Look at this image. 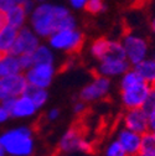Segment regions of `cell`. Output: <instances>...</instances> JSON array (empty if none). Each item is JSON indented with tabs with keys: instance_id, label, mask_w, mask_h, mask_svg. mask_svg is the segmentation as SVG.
<instances>
[{
	"instance_id": "obj_17",
	"label": "cell",
	"mask_w": 155,
	"mask_h": 156,
	"mask_svg": "<svg viewBox=\"0 0 155 156\" xmlns=\"http://www.w3.org/2000/svg\"><path fill=\"white\" fill-rule=\"evenodd\" d=\"M132 67L140 74L144 82L153 86V83L155 82V60L153 57H146Z\"/></svg>"
},
{
	"instance_id": "obj_33",
	"label": "cell",
	"mask_w": 155,
	"mask_h": 156,
	"mask_svg": "<svg viewBox=\"0 0 155 156\" xmlns=\"http://www.w3.org/2000/svg\"><path fill=\"white\" fill-rule=\"evenodd\" d=\"M14 2H15L16 5H21V6H24V5L29 2V0H14Z\"/></svg>"
},
{
	"instance_id": "obj_42",
	"label": "cell",
	"mask_w": 155,
	"mask_h": 156,
	"mask_svg": "<svg viewBox=\"0 0 155 156\" xmlns=\"http://www.w3.org/2000/svg\"><path fill=\"white\" fill-rule=\"evenodd\" d=\"M154 134H155V133H154Z\"/></svg>"
},
{
	"instance_id": "obj_22",
	"label": "cell",
	"mask_w": 155,
	"mask_h": 156,
	"mask_svg": "<svg viewBox=\"0 0 155 156\" xmlns=\"http://www.w3.org/2000/svg\"><path fill=\"white\" fill-rule=\"evenodd\" d=\"M30 98L32 99V102L36 104V107L38 109H41L46 105L47 101H49V92L47 89H44V88H36V87H31L29 86L27 90L25 92Z\"/></svg>"
},
{
	"instance_id": "obj_39",
	"label": "cell",
	"mask_w": 155,
	"mask_h": 156,
	"mask_svg": "<svg viewBox=\"0 0 155 156\" xmlns=\"http://www.w3.org/2000/svg\"><path fill=\"white\" fill-rule=\"evenodd\" d=\"M0 60H2V55H0Z\"/></svg>"
},
{
	"instance_id": "obj_10",
	"label": "cell",
	"mask_w": 155,
	"mask_h": 156,
	"mask_svg": "<svg viewBox=\"0 0 155 156\" xmlns=\"http://www.w3.org/2000/svg\"><path fill=\"white\" fill-rule=\"evenodd\" d=\"M122 126L143 135L149 131V114L142 107L125 109L122 116Z\"/></svg>"
},
{
	"instance_id": "obj_28",
	"label": "cell",
	"mask_w": 155,
	"mask_h": 156,
	"mask_svg": "<svg viewBox=\"0 0 155 156\" xmlns=\"http://www.w3.org/2000/svg\"><path fill=\"white\" fill-rule=\"evenodd\" d=\"M61 116V110L59 108H51L46 113V119L49 122H56L57 119H60Z\"/></svg>"
},
{
	"instance_id": "obj_12",
	"label": "cell",
	"mask_w": 155,
	"mask_h": 156,
	"mask_svg": "<svg viewBox=\"0 0 155 156\" xmlns=\"http://www.w3.org/2000/svg\"><path fill=\"white\" fill-rule=\"evenodd\" d=\"M38 45H40V40H38V36L36 35V32L32 29H27L23 26L17 31V36L13 46L11 53L16 56L32 53Z\"/></svg>"
},
{
	"instance_id": "obj_13",
	"label": "cell",
	"mask_w": 155,
	"mask_h": 156,
	"mask_svg": "<svg viewBox=\"0 0 155 156\" xmlns=\"http://www.w3.org/2000/svg\"><path fill=\"white\" fill-rule=\"evenodd\" d=\"M115 139L118 140V143L124 149V151L128 156L138 155L140 144H142V134L135 133L130 129L122 126L118 129L117 134H115Z\"/></svg>"
},
{
	"instance_id": "obj_34",
	"label": "cell",
	"mask_w": 155,
	"mask_h": 156,
	"mask_svg": "<svg viewBox=\"0 0 155 156\" xmlns=\"http://www.w3.org/2000/svg\"><path fill=\"white\" fill-rule=\"evenodd\" d=\"M0 156H6V152H5V150H4L3 145H2V143H0Z\"/></svg>"
},
{
	"instance_id": "obj_14",
	"label": "cell",
	"mask_w": 155,
	"mask_h": 156,
	"mask_svg": "<svg viewBox=\"0 0 155 156\" xmlns=\"http://www.w3.org/2000/svg\"><path fill=\"white\" fill-rule=\"evenodd\" d=\"M2 80H3V84L8 97L21 95L29 88V83L23 72L17 74H13V76H8V77H2Z\"/></svg>"
},
{
	"instance_id": "obj_35",
	"label": "cell",
	"mask_w": 155,
	"mask_h": 156,
	"mask_svg": "<svg viewBox=\"0 0 155 156\" xmlns=\"http://www.w3.org/2000/svg\"><path fill=\"white\" fill-rule=\"evenodd\" d=\"M150 27H151V30H153V32L155 31V16L153 17V20H151V23H150Z\"/></svg>"
},
{
	"instance_id": "obj_23",
	"label": "cell",
	"mask_w": 155,
	"mask_h": 156,
	"mask_svg": "<svg viewBox=\"0 0 155 156\" xmlns=\"http://www.w3.org/2000/svg\"><path fill=\"white\" fill-rule=\"evenodd\" d=\"M103 156H128L124 151V149L121 146V144L118 143L117 139H113L110 140L106 147H104V151H103Z\"/></svg>"
},
{
	"instance_id": "obj_38",
	"label": "cell",
	"mask_w": 155,
	"mask_h": 156,
	"mask_svg": "<svg viewBox=\"0 0 155 156\" xmlns=\"http://www.w3.org/2000/svg\"><path fill=\"white\" fill-rule=\"evenodd\" d=\"M151 87H153V88H154V89H155V82H154V83H153V86H151Z\"/></svg>"
},
{
	"instance_id": "obj_24",
	"label": "cell",
	"mask_w": 155,
	"mask_h": 156,
	"mask_svg": "<svg viewBox=\"0 0 155 156\" xmlns=\"http://www.w3.org/2000/svg\"><path fill=\"white\" fill-rule=\"evenodd\" d=\"M87 12L89 14H99L106 10V5L103 0H86V4L83 6Z\"/></svg>"
},
{
	"instance_id": "obj_4",
	"label": "cell",
	"mask_w": 155,
	"mask_h": 156,
	"mask_svg": "<svg viewBox=\"0 0 155 156\" xmlns=\"http://www.w3.org/2000/svg\"><path fill=\"white\" fill-rule=\"evenodd\" d=\"M49 44L52 50L63 51L68 55L78 53L85 44L83 32L74 29H63L53 32L49 37Z\"/></svg>"
},
{
	"instance_id": "obj_30",
	"label": "cell",
	"mask_w": 155,
	"mask_h": 156,
	"mask_svg": "<svg viewBox=\"0 0 155 156\" xmlns=\"http://www.w3.org/2000/svg\"><path fill=\"white\" fill-rule=\"evenodd\" d=\"M149 130L155 133V109L149 113Z\"/></svg>"
},
{
	"instance_id": "obj_18",
	"label": "cell",
	"mask_w": 155,
	"mask_h": 156,
	"mask_svg": "<svg viewBox=\"0 0 155 156\" xmlns=\"http://www.w3.org/2000/svg\"><path fill=\"white\" fill-rule=\"evenodd\" d=\"M26 11L24 9V6L21 5H14L6 14V23L10 24L11 26L16 27V29H21L24 26L25 23V17H26Z\"/></svg>"
},
{
	"instance_id": "obj_25",
	"label": "cell",
	"mask_w": 155,
	"mask_h": 156,
	"mask_svg": "<svg viewBox=\"0 0 155 156\" xmlns=\"http://www.w3.org/2000/svg\"><path fill=\"white\" fill-rule=\"evenodd\" d=\"M148 114L153 110V109H155V89L151 87V90H150V93H149V95L146 97V99H145V102H144V104H143V107H142Z\"/></svg>"
},
{
	"instance_id": "obj_21",
	"label": "cell",
	"mask_w": 155,
	"mask_h": 156,
	"mask_svg": "<svg viewBox=\"0 0 155 156\" xmlns=\"http://www.w3.org/2000/svg\"><path fill=\"white\" fill-rule=\"evenodd\" d=\"M32 58L35 63H55L53 51L46 45H38L32 52Z\"/></svg>"
},
{
	"instance_id": "obj_6",
	"label": "cell",
	"mask_w": 155,
	"mask_h": 156,
	"mask_svg": "<svg viewBox=\"0 0 155 156\" xmlns=\"http://www.w3.org/2000/svg\"><path fill=\"white\" fill-rule=\"evenodd\" d=\"M121 42L124 47L127 60L132 66L139 63L149 56V42L146 41L145 37L138 34H125Z\"/></svg>"
},
{
	"instance_id": "obj_19",
	"label": "cell",
	"mask_w": 155,
	"mask_h": 156,
	"mask_svg": "<svg viewBox=\"0 0 155 156\" xmlns=\"http://www.w3.org/2000/svg\"><path fill=\"white\" fill-rule=\"evenodd\" d=\"M109 46H110V40H108L106 37H98L92 42L89 52L93 58H96L97 61H101L107 56L109 51Z\"/></svg>"
},
{
	"instance_id": "obj_36",
	"label": "cell",
	"mask_w": 155,
	"mask_h": 156,
	"mask_svg": "<svg viewBox=\"0 0 155 156\" xmlns=\"http://www.w3.org/2000/svg\"><path fill=\"white\" fill-rule=\"evenodd\" d=\"M57 156H71V155H68V154H60V155H57Z\"/></svg>"
},
{
	"instance_id": "obj_32",
	"label": "cell",
	"mask_w": 155,
	"mask_h": 156,
	"mask_svg": "<svg viewBox=\"0 0 155 156\" xmlns=\"http://www.w3.org/2000/svg\"><path fill=\"white\" fill-rule=\"evenodd\" d=\"M71 4L73 8L76 9H80V8H83L85 4H86V0H70Z\"/></svg>"
},
{
	"instance_id": "obj_29",
	"label": "cell",
	"mask_w": 155,
	"mask_h": 156,
	"mask_svg": "<svg viewBox=\"0 0 155 156\" xmlns=\"http://www.w3.org/2000/svg\"><path fill=\"white\" fill-rule=\"evenodd\" d=\"M9 119H10V113H9V110L2 104V102H0V125L5 124Z\"/></svg>"
},
{
	"instance_id": "obj_7",
	"label": "cell",
	"mask_w": 155,
	"mask_h": 156,
	"mask_svg": "<svg viewBox=\"0 0 155 156\" xmlns=\"http://www.w3.org/2000/svg\"><path fill=\"white\" fill-rule=\"evenodd\" d=\"M2 104L9 110L10 118L13 119H30L40 110L26 93L17 97H9Z\"/></svg>"
},
{
	"instance_id": "obj_16",
	"label": "cell",
	"mask_w": 155,
	"mask_h": 156,
	"mask_svg": "<svg viewBox=\"0 0 155 156\" xmlns=\"http://www.w3.org/2000/svg\"><path fill=\"white\" fill-rule=\"evenodd\" d=\"M24 72L19 61V56L13 53H6L2 56L0 60V77H8Z\"/></svg>"
},
{
	"instance_id": "obj_15",
	"label": "cell",
	"mask_w": 155,
	"mask_h": 156,
	"mask_svg": "<svg viewBox=\"0 0 155 156\" xmlns=\"http://www.w3.org/2000/svg\"><path fill=\"white\" fill-rule=\"evenodd\" d=\"M19 29L11 26L10 24H4L0 27V55L11 53L13 46L15 44Z\"/></svg>"
},
{
	"instance_id": "obj_41",
	"label": "cell",
	"mask_w": 155,
	"mask_h": 156,
	"mask_svg": "<svg viewBox=\"0 0 155 156\" xmlns=\"http://www.w3.org/2000/svg\"><path fill=\"white\" fill-rule=\"evenodd\" d=\"M154 35H155V31H154Z\"/></svg>"
},
{
	"instance_id": "obj_2",
	"label": "cell",
	"mask_w": 155,
	"mask_h": 156,
	"mask_svg": "<svg viewBox=\"0 0 155 156\" xmlns=\"http://www.w3.org/2000/svg\"><path fill=\"white\" fill-rule=\"evenodd\" d=\"M150 90H151V86L144 82L140 74L133 67H130L121 77V82H119L121 103L125 109L143 107Z\"/></svg>"
},
{
	"instance_id": "obj_8",
	"label": "cell",
	"mask_w": 155,
	"mask_h": 156,
	"mask_svg": "<svg viewBox=\"0 0 155 156\" xmlns=\"http://www.w3.org/2000/svg\"><path fill=\"white\" fill-rule=\"evenodd\" d=\"M112 80L104 76L96 74L93 80L87 83L80 92V99L86 103H94L104 99L112 90Z\"/></svg>"
},
{
	"instance_id": "obj_11",
	"label": "cell",
	"mask_w": 155,
	"mask_h": 156,
	"mask_svg": "<svg viewBox=\"0 0 155 156\" xmlns=\"http://www.w3.org/2000/svg\"><path fill=\"white\" fill-rule=\"evenodd\" d=\"M132 65L128 62L127 58H115V57H108L98 61V65L96 67V74L104 76L108 78H118L122 77Z\"/></svg>"
},
{
	"instance_id": "obj_26",
	"label": "cell",
	"mask_w": 155,
	"mask_h": 156,
	"mask_svg": "<svg viewBox=\"0 0 155 156\" xmlns=\"http://www.w3.org/2000/svg\"><path fill=\"white\" fill-rule=\"evenodd\" d=\"M19 61H20V65H21L23 71H26V69H29L30 67H32L35 65L34 58H32V53L20 55V56H19Z\"/></svg>"
},
{
	"instance_id": "obj_5",
	"label": "cell",
	"mask_w": 155,
	"mask_h": 156,
	"mask_svg": "<svg viewBox=\"0 0 155 156\" xmlns=\"http://www.w3.org/2000/svg\"><path fill=\"white\" fill-rule=\"evenodd\" d=\"M59 151L60 154H82V155H89L93 152V145L92 143L82 135L81 130L77 126H72L67 129L59 141Z\"/></svg>"
},
{
	"instance_id": "obj_20",
	"label": "cell",
	"mask_w": 155,
	"mask_h": 156,
	"mask_svg": "<svg viewBox=\"0 0 155 156\" xmlns=\"http://www.w3.org/2000/svg\"><path fill=\"white\" fill-rule=\"evenodd\" d=\"M137 156H155V134L146 131L142 135V144Z\"/></svg>"
},
{
	"instance_id": "obj_27",
	"label": "cell",
	"mask_w": 155,
	"mask_h": 156,
	"mask_svg": "<svg viewBox=\"0 0 155 156\" xmlns=\"http://www.w3.org/2000/svg\"><path fill=\"white\" fill-rule=\"evenodd\" d=\"M72 109H73V113H74L76 115L81 116V115L87 110V103H86V102H83L82 99H78L77 102H74V103H73Z\"/></svg>"
},
{
	"instance_id": "obj_31",
	"label": "cell",
	"mask_w": 155,
	"mask_h": 156,
	"mask_svg": "<svg viewBox=\"0 0 155 156\" xmlns=\"http://www.w3.org/2000/svg\"><path fill=\"white\" fill-rule=\"evenodd\" d=\"M9 98L6 92H5V88H4V84H3V80H2V77H0V102H3L4 99Z\"/></svg>"
},
{
	"instance_id": "obj_40",
	"label": "cell",
	"mask_w": 155,
	"mask_h": 156,
	"mask_svg": "<svg viewBox=\"0 0 155 156\" xmlns=\"http://www.w3.org/2000/svg\"><path fill=\"white\" fill-rule=\"evenodd\" d=\"M38 2H44V0H38Z\"/></svg>"
},
{
	"instance_id": "obj_3",
	"label": "cell",
	"mask_w": 155,
	"mask_h": 156,
	"mask_svg": "<svg viewBox=\"0 0 155 156\" xmlns=\"http://www.w3.org/2000/svg\"><path fill=\"white\" fill-rule=\"evenodd\" d=\"M6 156H32L36 149L34 129L29 125H17L0 134Z\"/></svg>"
},
{
	"instance_id": "obj_9",
	"label": "cell",
	"mask_w": 155,
	"mask_h": 156,
	"mask_svg": "<svg viewBox=\"0 0 155 156\" xmlns=\"http://www.w3.org/2000/svg\"><path fill=\"white\" fill-rule=\"evenodd\" d=\"M56 66L55 63H35L32 67L25 71V78L31 87L47 89L56 76Z\"/></svg>"
},
{
	"instance_id": "obj_1",
	"label": "cell",
	"mask_w": 155,
	"mask_h": 156,
	"mask_svg": "<svg viewBox=\"0 0 155 156\" xmlns=\"http://www.w3.org/2000/svg\"><path fill=\"white\" fill-rule=\"evenodd\" d=\"M31 27L38 37H50L59 30L74 29L76 20L63 6L42 4L32 11Z\"/></svg>"
},
{
	"instance_id": "obj_37",
	"label": "cell",
	"mask_w": 155,
	"mask_h": 156,
	"mask_svg": "<svg viewBox=\"0 0 155 156\" xmlns=\"http://www.w3.org/2000/svg\"><path fill=\"white\" fill-rule=\"evenodd\" d=\"M151 57H153V58H154V60H155V52L153 53V56H151Z\"/></svg>"
}]
</instances>
